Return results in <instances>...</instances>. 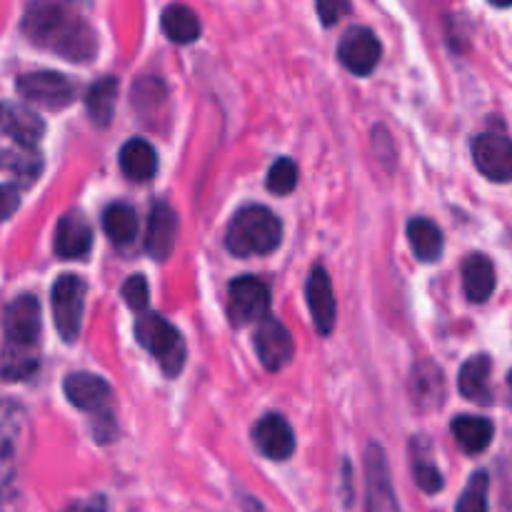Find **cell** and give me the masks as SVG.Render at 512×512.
Wrapping results in <instances>:
<instances>
[{"instance_id": "obj_10", "label": "cell", "mask_w": 512, "mask_h": 512, "mask_svg": "<svg viewBox=\"0 0 512 512\" xmlns=\"http://www.w3.org/2000/svg\"><path fill=\"white\" fill-rule=\"evenodd\" d=\"M380 55H383V48H380L378 35L370 28H363V25L350 28L338 45L340 63L355 75L373 73L380 63Z\"/></svg>"}, {"instance_id": "obj_23", "label": "cell", "mask_w": 512, "mask_h": 512, "mask_svg": "<svg viewBox=\"0 0 512 512\" xmlns=\"http://www.w3.org/2000/svg\"><path fill=\"white\" fill-rule=\"evenodd\" d=\"M453 435L463 453L480 455L493 443L495 428L490 420L478 418V415H458L453 420Z\"/></svg>"}, {"instance_id": "obj_25", "label": "cell", "mask_w": 512, "mask_h": 512, "mask_svg": "<svg viewBox=\"0 0 512 512\" xmlns=\"http://www.w3.org/2000/svg\"><path fill=\"white\" fill-rule=\"evenodd\" d=\"M115 100H118V78H100L98 83L90 85L88 95H85V108H88L90 120L105 128L113 118Z\"/></svg>"}, {"instance_id": "obj_18", "label": "cell", "mask_w": 512, "mask_h": 512, "mask_svg": "<svg viewBox=\"0 0 512 512\" xmlns=\"http://www.w3.org/2000/svg\"><path fill=\"white\" fill-rule=\"evenodd\" d=\"M90 245H93V230L85 223L83 215H63L58 230H55V253L68 260L83 258V255H88Z\"/></svg>"}, {"instance_id": "obj_6", "label": "cell", "mask_w": 512, "mask_h": 512, "mask_svg": "<svg viewBox=\"0 0 512 512\" xmlns=\"http://www.w3.org/2000/svg\"><path fill=\"white\" fill-rule=\"evenodd\" d=\"M85 295H88V285L78 275H60L55 280L53 295H50L53 298V318L55 328L65 343L78 340L80 325H83Z\"/></svg>"}, {"instance_id": "obj_27", "label": "cell", "mask_w": 512, "mask_h": 512, "mask_svg": "<svg viewBox=\"0 0 512 512\" xmlns=\"http://www.w3.org/2000/svg\"><path fill=\"white\" fill-rule=\"evenodd\" d=\"M103 230L115 245H130L138 235V213L130 205L115 203L103 213Z\"/></svg>"}, {"instance_id": "obj_16", "label": "cell", "mask_w": 512, "mask_h": 512, "mask_svg": "<svg viewBox=\"0 0 512 512\" xmlns=\"http://www.w3.org/2000/svg\"><path fill=\"white\" fill-rule=\"evenodd\" d=\"M63 390L70 403L78 410H85V413H98V410H103L110 403V395H113L110 385L100 375L93 373H70L65 378Z\"/></svg>"}, {"instance_id": "obj_36", "label": "cell", "mask_w": 512, "mask_h": 512, "mask_svg": "<svg viewBox=\"0 0 512 512\" xmlns=\"http://www.w3.org/2000/svg\"><path fill=\"white\" fill-rule=\"evenodd\" d=\"M243 508H245V512H265L263 505H260L258 500H255V498H245Z\"/></svg>"}, {"instance_id": "obj_2", "label": "cell", "mask_w": 512, "mask_h": 512, "mask_svg": "<svg viewBox=\"0 0 512 512\" xmlns=\"http://www.w3.org/2000/svg\"><path fill=\"white\" fill-rule=\"evenodd\" d=\"M5 345L0 353V378L8 383L30 378L38 370L40 303L33 295H20L5 308Z\"/></svg>"}, {"instance_id": "obj_33", "label": "cell", "mask_w": 512, "mask_h": 512, "mask_svg": "<svg viewBox=\"0 0 512 512\" xmlns=\"http://www.w3.org/2000/svg\"><path fill=\"white\" fill-rule=\"evenodd\" d=\"M18 205H20L18 190H15L13 185H0V223L8 220L10 215L18 210Z\"/></svg>"}, {"instance_id": "obj_13", "label": "cell", "mask_w": 512, "mask_h": 512, "mask_svg": "<svg viewBox=\"0 0 512 512\" xmlns=\"http://www.w3.org/2000/svg\"><path fill=\"white\" fill-rule=\"evenodd\" d=\"M178 240V215L170 205L155 203L145 230V253L153 260H168Z\"/></svg>"}, {"instance_id": "obj_21", "label": "cell", "mask_w": 512, "mask_h": 512, "mask_svg": "<svg viewBox=\"0 0 512 512\" xmlns=\"http://www.w3.org/2000/svg\"><path fill=\"white\" fill-rule=\"evenodd\" d=\"M120 170L135 183H148L158 173V155L153 145L140 138L128 140L120 150Z\"/></svg>"}, {"instance_id": "obj_9", "label": "cell", "mask_w": 512, "mask_h": 512, "mask_svg": "<svg viewBox=\"0 0 512 512\" xmlns=\"http://www.w3.org/2000/svg\"><path fill=\"white\" fill-rule=\"evenodd\" d=\"M365 508L368 512H400L390 483L388 460L380 445H368L365 450Z\"/></svg>"}, {"instance_id": "obj_32", "label": "cell", "mask_w": 512, "mask_h": 512, "mask_svg": "<svg viewBox=\"0 0 512 512\" xmlns=\"http://www.w3.org/2000/svg\"><path fill=\"white\" fill-rule=\"evenodd\" d=\"M123 298L125 303H128V308L133 310L148 308V283H145L143 275H133V278L125 280Z\"/></svg>"}, {"instance_id": "obj_4", "label": "cell", "mask_w": 512, "mask_h": 512, "mask_svg": "<svg viewBox=\"0 0 512 512\" xmlns=\"http://www.w3.org/2000/svg\"><path fill=\"white\" fill-rule=\"evenodd\" d=\"M28 445V413L13 400H0V500L13 495Z\"/></svg>"}, {"instance_id": "obj_17", "label": "cell", "mask_w": 512, "mask_h": 512, "mask_svg": "<svg viewBox=\"0 0 512 512\" xmlns=\"http://www.w3.org/2000/svg\"><path fill=\"white\" fill-rule=\"evenodd\" d=\"M410 398H413V405L420 410H435L443 405L445 400V375L443 370L438 368L430 360H423L413 368L410 373Z\"/></svg>"}, {"instance_id": "obj_19", "label": "cell", "mask_w": 512, "mask_h": 512, "mask_svg": "<svg viewBox=\"0 0 512 512\" xmlns=\"http://www.w3.org/2000/svg\"><path fill=\"white\" fill-rule=\"evenodd\" d=\"M490 358L488 355H475L460 368L458 388L468 400L478 405L493 403V390H490Z\"/></svg>"}, {"instance_id": "obj_15", "label": "cell", "mask_w": 512, "mask_h": 512, "mask_svg": "<svg viewBox=\"0 0 512 512\" xmlns=\"http://www.w3.org/2000/svg\"><path fill=\"white\" fill-rule=\"evenodd\" d=\"M255 445L270 460H288L295 453L293 428L283 415H265L253 430Z\"/></svg>"}, {"instance_id": "obj_37", "label": "cell", "mask_w": 512, "mask_h": 512, "mask_svg": "<svg viewBox=\"0 0 512 512\" xmlns=\"http://www.w3.org/2000/svg\"><path fill=\"white\" fill-rule=\"evenodd\" d=\"M508 385H510V393H512V370H510V375H508Z\"/></svg>"}, {"instance_id": "obj_24", "label": "cell", "mask_w": 512, "mask_h": 512, "mask_svg": "<svg viewBox=\"0 0 512 512\" xmlns=\"http://www.w3.org/2000/svg\"><path fill=\"white\" fill-rule=\"evenodd\" d=\"M408 240L413 245V253L423 263H435L443 255V233L435 223L425 218H415L408 223Z\"/></svg>"}, {"instance_id": "obj_5", "label": "cell", "mask_w": 512, "mask_h": 512, "mask_svg": "<svg viewBox=\"0 0 512 512\" xmlns=\"http://www.w3.org/2000/svg\"><path fill=\"white\" fill-rule=\"evenodd\" d=\"M138 343L160 363L165 375L175 378L185 365V343L178 330L160 315H145L135 323Z\"/></svg>"}, {"instance_id": "obj_11", "label": "cell", "mask_w": 512, "mask_h": 512, "mask_svg": "<svg viewBox=\"0 0 512 512\" xmlns=\"http://www.w3.org/2000/svg\"><path fill=\"white\" fill-rule=\"evenodd\" d=\"M473 160L493 183L512 180V140L503 133H480L473 143Z\"/></svg>"}, {"instance_id": "obj_8", "label": "cell", "mask_w": 512, "mask_h": 512, "mask_svg": "<svg viewBox=\"0 0 512 512\" xmlns=\"http://www.w3.org/2000/svg\"><path fill=\"white\" fill-rule=\"evenodd\" d=\"M18 93L28 103L40 105L45 110H63L75 98L73 83L65 75L53 73V70H38V73L20 75Z\"/></svg>"}, {"instance_id": "obj_3", "label": "cell", "mask_w": 512, "mask_h": 512, "mask_svg": "<svg viewBox=\"0 0 512 512\" xmlns=\"http://www.w3.org/2000/svg\"><path fill=\"white\" fill-rule=\"evenodd\" d=\"M280 240H283V225L278 215L263 205H248L238 210L225 233V245L238 258L273 253Z\"/></svg>"}, {"instance_id": "obj_26", "label": "cell", "mask_w": 512, "mask_h": 512, "mask_svg": "<svg viewBox=\"0 0 512 512\" xmlns=\"http://www.w3.org/2000/svg\"><path fill=\"white\" fill-rule=\"evenodd\" d=\"M163 33L173 43H193L200 38V18L188 5H170L163 10Z\"/></svg>"}, {"instance_id": "obj_35", "label": "cell", "mask_w": 512, "mask_h": 512, "mask_svg": "<svg viewBox=\"0 0 512 512\" xmlns=\"http://www.w3.org/2000/svg\"><path fill=\"white\" fill-rule=\"evenodd\" d=\"M65 512H105V500L103 498H88L78 500V503L68 505Z\"/></svg>"}, {"instance_id": "obj_31", "label": "cell", "mask_w": 512, "mask_h": 512, "mask_svg": "<svg viewBox=\"0 0 512 512\" xmlns=\"http://www.w3.org/2000/svg\"><path fill=\"white\" fill-rule=\"evenodd\" d=\"M413 475H415V483H418L425 493L435 495L443 490V475H440V470L435 468L433 463L418 460V463L413 465Z\"/></svg>"}, {"instance_id": "obj_38", "label": "cell", "mask_w": 512, "mask_h": 512, "mask_svg": "<svg viewBox=\"0 0 512 512\" xmlns=\"http://www.w3.org/2000/svg\"><path fill=\"white\" fill-rule=\"evenodd\" d=\"M0 118H3V108H0Z\"/></svg>"}, {"instance_id": "obj_12", "label": "cell", "mask_w": 512, "mask_h": 512, "mask_svg": "<svg viewBox=\"0 0 512 512\" xmlns=\"http://www.w3.org/2000/svg\"><path fill=\"white\" fill-rule=\"evenodd\" d=\"M255 350H258L260 363L268 370H283L293 360L295 343L280 320H263L255 333Z\"/></svg>"}, {"instance_id": "obj_29", "label": "cell", "mask_w": 512, "mask_h": 512, "mask_svg": "<svg viewBox=\"0 0 512 512\" xmlns=\"http://www.w3.org/2000/svg\"><path fill=\"white\" fill-rule=\"evenodd\" d=\"M488 490H490L488 473H475L473 478H470L465 493L460 495L455 512H488Z\"/></svg>"}, {"instance_id": "obj_7", "label": "cell", "mask_w": 512, "mask_h": 512, "mask_svg": "<svg viewBox=\"0 0 512 512\" xmlns=\"http://www.w3.org/2000/svg\"><path fill=\"white\" fill-rule=\"evenodd\" d=\"M270 308V290L263 280L253 275L233 280L228 290V315L233 325L245 328V325L263 323Z\"/></svg>"}, {"instance_id": "obj_28", "label": "cell", "mask_w": 512, "mask_h": 512, "mask_svg": "<svg viewBox=\"0 0 512 512\" xmlns=\"http://www.w3.org/2000/svg\"><path fill=\"white\" fill-rule=\"evenodd\" d=\"M0 170L15 173L23 183H30L38 175L40 160L30 148H0Z\"/></svg>"}, {"instance_id": "obj_14", "label": "cell", "mask_w": 512, "mask_h": 512, "mask_svg": "<svg viewBox=\"0 0 512 512\" xmlns=\"http://www.w3.org/2000/svg\"><path fill=\"white\" fill-rule=\"evenodd\" d=\"M305 295H308V305L310 313H313L315 328L323 335L333 333L335 318H338V303H335L333 283H330V275L325 273V268L310 270Z\"/></svg>"}, {"instance_id": "obj_34", "label": "cell", "mask_w": 512, "mask_h": 512, "mask_svg": "<svg viewBox=\"0 0 512 512\" xmlns=\"http://www.w3.org/2000/svg\"><path fill=\"white\" fill-rule=\"evenodd\" d=\"M318 13L323 18L325 25H333L338 23L340 15L350 13V5L348 3H318Z\"/></svg>"}, {"instance_id": "obj_1", "label": "cell", "mask_w": 512, "mask_h": 512, "mask_svg": "<svg viewBox=\"0 0 512 512\" xmlns=\"http://www.w3.org/2000/svg\"><path fill=\"white\" fill-rule=\"evenodd\" d=\"M23 33L30 43L70 63H88L98 50L90 25L58 3H33L23 15Z\"/></svg>"}, {"instance_id": "obj_20", "label": "cell", "mask_w": 512, "mask_h": 512, "mask_svg": "<svg viewBox=\"0 0 512 512\" xmlns=\"http://www.w3.org/2000/svg\"><path fill=\"white\" fill-rule=\"evenodd\" d=\"M463 290L470 303H485L495 293V268L488 255H470L463 263Z\"/></svg>"}, {"instance_id": "obj_22", "label": "cell", "mask_w": 512, "mask_h": 512, "mask_svg": "<svg viewBox=\"0 0 512 512\" xmlns=\"http://www.w3.org/2000/svg\"><path fill=\"white\" fill-rule=\"evenodd\" d=\"M3 130L8 138H13L20 148H33L45 133V125L38 115L23 105H10L3 110Z\"/></svg>"}, {"instance_id": "obj_30", "label": "cell", "mask_w": 512, "mask_h": 512, "mask_svg": "<svg viewBox=\"0 0 512 512\" xmlns=\"http://www.w3.org/2000/svg\"><path fill=\"white\" fill-rule=\"evenodd\" d=\"M298 185V165L290 158H280L268 173V190L275 195L293 193Z\"/></svg>"}]
</instances>
